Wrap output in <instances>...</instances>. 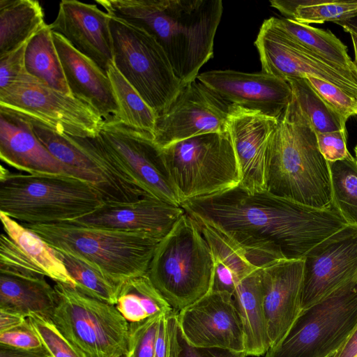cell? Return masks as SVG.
I'll return each instance as SVG.
<instances>
[{
  "label": "cell",
  "mask_w": 357,
  "mask_h": 357,
  "mask_svg": "<svg viewBox=\"0 0 357 357\" xmlns=\"http://www.w3.org/2000/svg\"><path fill=\"white\" fill-rule=\"evenodd\" d=\"M0 157L27 174L73 176L40 142L22 115L0 107Z\"/></svg>",
  "instance_id": "23"
},
{
  "label": "cell",
  "mask_w": 357,
  "mask_h": 357,
  "mask_svg": "<svg viewBox=\"0 0 357 357\" xmlns=\"http://www.w3.org/2000/svg\"><path fill=\"white\" fill-rule=\"evenodd\" d=\"M272 23L305 50L357 75L347 47L330 30L315 28L288 18H269Z\"/></svg>",
  "instance_id": "29"
},
{
  "label": "cell",
  "mask_w": 357,
  "mask_h": 357,
  "mask_svg": "<svg viewBox=\"0 0 357 357\" xmlns=\"http://www.w3.org/2000/svg\"><path fill=\"white\" fill-rule=\"evenodd\" d=\"M27 318L52 357H87L61 333L51 319L36 314Z\"/></svg>",
  "instance_id": "37"
},
{
  "label": "cell",
  "mask_w": 357,
  "mask_h": 357,
  "mask_svg": "<svg viewBox=\"0 0 357 357\" xmlns=\"http://www.w3.org/2000/svg\"><path fill=\"white\" fill-rule=\"evenodd\" d=\"M255 45L262 72L284 79L313 77L329 82L357 100V75L317 56L268 18L264 21Z\"/></svg>",
  "instance_id": "15"
},
{
  "label": "cell",
  "mask_w": 357,
  "mask_h": 357,
  "mask_svg": "<svg viewBox=\"0 0 357 357\" xmlns=\"http://www.w3.org/2000/svg\"><path fill=\"white\" fill-rule=\"evenodd\" d=\"M278 119L231 104L227 131L238 160L239 185L250 193L266 190L267 169Z\"/></svg>",
  "instance_id": "17"
},
{
  "label": "cell",
  "mask_w": 357,
  "mask_h": 357,
  "mask_svg": "<svg viewBox=\"0 0 357 357\" xmlns=\"http://www.w3.org/2000/svg\"><path fill=\"white\" fill-rule=\"evenodd\" d=\"M353 357H357V354L355 356H354Z\"/></svg>",
  "instance_id": "51"
},
{
  "label": "cell",
  "mask_w": 357,
  "mask_h": 357,
  "mask_svg": "<svg viewBox=\"0 0 357 357\" xmlns=\"http://www.w3.org/2000/svg\"><path fill=\"white\" fill-rule=\"evenodd\" d=\"M71 95L92 107L104 121L119 120V109L109 78L93 61L52 32Z\"/></svg>",
  "instance_id": "22"
},
{
  "label": "cell",
  "mask_w": 357,
  "mask_h": 357,
  "mask_svg": "<svg viewBox=\"0 0 357 357\" xmlns=\"http://www.w3.org/2000/svg\"><path fill=\"white\" fill-rule=\"evenodd\" d=\"M177 313L174 310L164 313L159 321L154 357H178L181 345L178 335Z\"/></svg>",
  "instance_id": "40"
},
{
  "label": "cell",
  "mask_w": 357,
  "mask_h": 357,
  "mask_svg": "<svg viewBox=\"0 0 357 357\" xmlns=\"http://www.w3.org/2000/svg\"><path fill=\"white\" fill-rule=\"evenodd\" d=\"M197 79L223 100L279 119L287 107L291 89L286 79L261 73L215 70Z\"/></svg>",
  "instance_id": "18"
},
{
  "label": "cell",
  "mask_w": 357,
  "mask_h": 357,
  "mask_svg": "<svg viewBox=\"0 0 357 357\" xmlns=\"http://www.w3.org/2000/svg\"><path fill=\"white\" fill-rule=\"evenodd\" d=\"M115 306L129 323L139 322L174 310L147 274L123 282Z\"/></svg>",
  "instance_id": "31"
},
{
  "label": "cell",
  "mask_w": 357,
  "mask_h": 357,
  "mask_svg": "<svg viewBox=\"0 0 357 357\" xmlns=\"http://www.w3.org/2000/svg\"><path fill=\"white\" fill-rule=\"evenodd\" d=\"M285 18L301 24H324L357 16V0H271Z\"/></svg>",
  "instance_id": "32"
},
{
  "label": "cell",
  "mask_w": 357,
  "mask_h": 357,
  "mask_svg": "<svg viewBox=\"0 0 357 357\" xmlns=\"http://www.w3.org/2000/svg\"><path fill=\"white\" fill-rule=\"evenodd\" d=\"M56 251L74 280L77 289L89 296L116 305L123 283H117L73 257Z\"/></svg>",
  "instance_id": "35"
},
{
  "label": "cell",
  "mask_w": 357,
  "mask_h": 357,
  "mask_svg": "<svg viewBox=\"0 0 357 357\" xmlns=\"http://www.w3.org/2000/svg\"><path fill=\"white\" fill-rule=\"evenodd\" d=\"M27 43L0 56V91L26 73L24 55Z\"/></svg>",
  "instance_id": "43"
},
{
  "label": "cell",
  "mask_w": 357,
  "mask_h": 357,
  "mask_svg": "<svg viewBox=\"0 0 357 357\" xmlns=\"http://www.w3.org/2000/svg\"><path fill=\"white\" fill-rule=\"evenodd\" d=\"M160 149L181 204L240 184V169L228 131L196 136Z\"/></svg>",
  "instance_id": "7"
},
{
  "label": "cell",
  "mask_w": 357,
  "mask_h": 357,
  "mask_svg": "<svg viewBox=\"0 0 357 357\" xmlns=\"http://www.w3.org/2000/svg\"><path fill=\"white\" fill-rule=\"evenodd\" d=\"M0 212L17 222H70L105 201L89 183L71 176L10 173L1 166Z\"/></svg>",
  "instance_id": "5"
},
{
  "label": "cell",
  "mask_w": 357,
  "mask_h": 357,
  "mask_svg": "<svg viewBox=\"0 0 357 357\" xmlns=\"http://www.w3.org/2000/svg\"><path fill=\"white\" fill-rule=\"evenodd\" d=\"M24 66L30 76L56 91L72 96L50 24H46L28 41Z\"/></svg>",
  "instance_id": "30"
},
{
  "label": "cell",
  "mask_w": 357,
  "mask_h": 357,
  "mask_svg": "<svg viewBox=\"0 0 357 357\" xmlns=\"http://www.w3.org/2000/svg\"><path fill=\"white\" fill-rule=\"evenodd\" d=\"M54 250L120 284L147 274L160 241L149 234L75 225L22 223Z\"/></svg>",
  "instance_id": "4"
},
{
  "label": "cell",
  "mask_w": 357,
  "mask_h": 357,
  "mask_svg": "<svg viewBox=\"0 0 357 357\" xmlns=\"http://www.w3.org/2000/svg\"><path fill=\"white\" fill-rule=\"evenodd\" d=\"M231 105L195 79L157 116L154 142L163 148L199 135L227 132Z\"/></svg>",
  "instance_id": "13"
},
{
  "label": "cell",
  "mask_w": 357,
  "mask_h": 357,
  "mask_svg": "<svg viewBox=\"0 0 357 357\" xmlns=\"http://www.w3.org/2000/svg\"><path fill=\"white\" fill-rule=\"evenodd\" d=\"M192 218L212 253L214 270L211 291H226L233 295L238 283L259 268L252 265L243 251L218 229L203 220Z\"/></svg>",
  "instance_id": "26"
},
{
  "label": "cell",
  "mask_w": 357,
  "mask_h": 357,
  "mask_svg": "<svg viewBox=\"0 0 357 357\" xmlns=\"http://www.w3.org/2000/svg\"><path fill=\"white\" fill-rule=\"evenodd\" d=\"M0 107L36 118L76 137H96L104 121L87 103L47 86L26 73L0 91Z\"/></svg>",
  "instance_id": "11"
},
{
  "label": "cell",
  "mask_w": 357,
  "mask_h": 357,
  "mask_svg": "<svg viewBox=\"0 0 357 357\" xmlns=\"http://www.w3.org/2000/svg\"><path fill=\"white\" fill-rule=\"evenodd\" d=\"M45 347L36 349H21L0 346V357H49Z\"/></svg>",
  "instance_id": "45"
},
{
  "label": "cell",
  "mask_w": 357,
  "mask_h": 357,
  "mask_svg": "<svg viewBox=\"0 0 357 357\" xmlns=\"http://www.w3.org/2000/svg\"><path fill=\"white\" fill-rule=\"evenodd\" d=\"M291 94L316 133L328 132L342 128L339 118L314 91L305 78H287Z\"/></svg>",
  "instance_id": "36"
},
{
  "label": "cell",
  "mask_w": 357,
  "mask_h": 357,
  "mask_svg": "<svg viewBox=\"0 0 357 357\" xmlns=\"http://www.w3.org/2000/svg\"><path fill=\"white\" fill-rule=\"evenodd\" d=\"M266 191L317 208L333 207L328 162L319 151L316 132L292 94L278 119Z\"/></svg>",
  "instance_id": "3"
},
{
  "label": "cell",
  "mask_w": 357,
  "mask_h": 357,
  "mask_svg": "<svg viewBox=\"0 0 357 357\" xmlns=\"http://www.w3.org/2000/svg\"><path fill=\"white\" fill-rule=\"evenodd\" d=\"M98 140L122 172L149 195L181 206L160 147L151 134L120 120L104 121Z\"/></svg>",
  "instance_id": "12"
},
{
  "label": "cell",
  "mask_w": 357,
  "mask_h": 357,
  "mask_svg": "<svg viewBox=\"0 0 357 357\" xmlns=\"http://www.w3.org/2000/svg\"><path fill=\"white\" fill-rule=\"evenodd\" d=\"M347 129L316 133L319 151L328 162L341 160L351 154L347 149Z\"/></svg>",
  "instance_id": "42"
},
{
  "label": "cell",
  "mask_w": 357,
  "mask_h": 357,
  "mask_svg": "<svg viewBox=\"0 0 357 357\" xmlns=\"http://www.w3.org/2000/svg\"><path fill=\"white\" fill-rule=\"evenodd\" d=\"M214 263L209 245L196 222L184 213L160 240L147 275L176 312L211 291Z\"/></svg>",
  "instance_id": "6"
},
{
  "label": "cell",
  "mask_w": 357,
  "mask_h": 357,
  "mask_svg": "<svg viewBox=\"0 0 357 357\" xmlns=\"http://www.w3.org/2000/svg\"><path fill=\"white\" fill-rule=\"evenodd\" d=\"M357 330V287L303 311L264 357H333Z\"/></svg>",
  "instance_id": "10"
},
{
  "label": "cell",
  "mask_w": 357,
  "mask_h": 357,
  "mask_svg": "<svg viewBox=\"0 0 357 357\" xmlns=\"http://www.w3.org/2000/svg\"><path fill=\"white\" fill-rule=\"evenodd\" d=\"M111 17L94 4L63 0L50 26L107 73L114 58Z\"/></svg>",
  "instance_id": "19"
},
{
  "label": "cell",
  "mask_w": 357,
  "mask_h": 357,
  "mask_svg": "<svg viewBox=\"0 0 357 357\" xmlns=\"http://www.w3.org/2000/svg\"><path fill=\"white\" fill-rule=\"evenodd\" d=\"M271 347L288 333L302 312L304 260L282 259L260 268Z\"/></svg>",
  "instance_id": "21"
},
{
  "label": "cell",
  "mask_w": 357,
  "mask_h": 357,
  "mask_svg": "<svg viewBox=\"0 0 357 357\" xmlns=\"http://www.w3.org/2000/svg\"><path fill=\"white\" fill-rule=\"evenodd\" d=\"M113 63L156 113H162L183 86L158 41L144 29L112 16Z\"/></svg>",
  "instance_id": "8"
},
{
  "label": "cell",
  "mask_w": 357,
  "mask_h": 357,
  "mask_svg": "<svg viewBox=\"0 0 357 357\" xmlns=\"http://www.w3.org/2000/svg\"><path fill=\"white\" fill-rule=\"evenodd\" d=\"M0 346L21 349H36L44 347L40 337L28 318L24 324L0 333Z\"/></svg>",
  "instance_id": "41"
},
{
  "label": "cell",
  "mask_w": 357,
  "mask_h": 357,
  "mask_svg": "<svg viewBox=\"0 0 357 357\" xmlns=\"http://www.w3.org/2000/svg\"><path fill=\"white\" fill-rule=\"evenodd\" d=\"M119 357H126V354H124V355L120 356Z\"/></svg>",
  "instance_id": "50"
},
{
  "label": "cell",
  "mask_w": 357,
  "mask_h": 357,
  "mask_svg": "<svg viewBox=\"0 0 357 357\" xmlns=\"http://www.w3.org/2000/svg\"><path fill=\"white\" fill-rule=\"evenodd\" d=\"M314 91L326 105L339 118L343 128L346 129L347 120L357 115V100L337 86L313 77H305Z\"/></svg>",
  "instance_id": "38"
},
{
  "label": "cell",
  "mask_w": 357,
  "mask_h": 357,
  "mask_svg": "<svg viewBox=\"0 0 357 357\" xmlns=\"http://www.w3.org/2000/svg\"><path fill=\"white\" fill-rule=\"evenodd\" d=\"M233 298L243 326L246 356L264 355L271 347V341L264 304L260 268L238 283Z\"/></svg>",
  "instance_id": "24"
},
{
  "label": "cell",
  "mask_w": 357,
  "mask_h": 357,
  "mask_svg": "<svg viewBox=\"0 0 357 357\" xmlns=\"http://www.w3.org/2000/svg\"><path fill=\"white\" fill-rule=\"evenodd\" d=\"M357 354V330L333 357H353Z\"/></svg>",
  "instance_id": "47"
},
{
  "label": "cell",
  "mask_w": 357,
  "mask_h": 357,
  "mask_svg": "<svg viewBox=\"0 0 357 357\" xmlns=\"http://www.w3.org/2000/svg\"><path fill=\"white\" fill-rule=\"evenodd\" d=\"M114 17L151 35L183 84L197 79L213 56L221 0H97Z\"/></svg>",
  "instance_id": "2"
},
{
  "label": "cell",
  "mask_w": 357,
  "mask_h": 357,
  "mask_svg": "<svg viewBox=\"0 0 357 357\" xmlns=\"http://www.w3.org/2000/svg\"><path fill=\"white\" fill-rule=\"evenodd\" d=\"M233 241L257 268L282 259H303L347 225L333 207L317 208L274 195L250 193L239 185L181 203Z\"/></svg>",
  "instance_id": "1"
},
{
  "label": "cell",
  "mask_w": 357,
  "mask_h": 357,
  "mask_svg": "<svg viewBox=\"0 0 357 357\" xmlns=\"http://www.w3.org/2000/svg\"><path fill=\"white\" fill-rule=\"evenodd\" d=\"M3 233L14 243L24 259L41 275L75 287L56 251L36 233L0 212Z\"/></svg>",
  "instance_id": "27"
},
{
  "label": "cell",
  "mask_w": 357,
  "mask_h": 357,
  "mask_svg": "<svg viewBox=\"0 0 357 357\" xmlns=\"http://www.w3.org/2000/svg\"><path fill=\"white\" fill-rule=\"evenodd\" d=\"M27 318L19 314L0 309V333L15 328L26 321Z\"/></svg>",
  "instance_id": "46"
},
{
  "label": "cell",
  "mask_w": 357,
  "mask_h": 357,
  "mask_svg": "<svg viewBox=\"0 0 357 357\" xmlns=\"http://www.w3.org/2000/svg\"><path fill=\"white\" fill-rule=\"evenodd\" d=\"M335 24L342 26L344 31H354L357 33V16L336 22Z\"/></svg>",
  "instance_id": "48"
},
{
  "label": "cell",
  "mask_w": 357,
  "mask_h": 357,
  "mask_svg": "<svg viewBox=\"0 0 357 357\" xmlns=\"http://www.w3.org/2000/svg\"><path fill=\"white\" fill-rule=\"evenodd\" d=\"M46 23L34 0H0V56L27 43Z\"/></svg>",
  "instance_id": "28"
},
{
  "label": "cell",
  "mask_w": 357,
  "mask_h": 357,
  "mask_svg": "<svg viewBox=\"0 0 357 357\" xmlns=\"http://www.w3.org/2000/svg\"><path fill=\"white\" fill-rule=\"evenodd\" d=\"M328 166L332 206L347 225L357 227V159L350 154Z\"/></svg>",
  "instance_id": "34"
},
{
  "label": "cell",
  "mask_w": 357,
  "mask_h": 357,
  "mask_svg": "<svg viewBox=\"0 0 357 357\" xmlns=\"http://www.w3.org/2000/svg\"><path fill=\"white\" fill-rule=\"evenodd\" d=\"M178 331L190 345L245 353L242 321L233 295L211 291L177 313Z\"/></svg>",
  "instance_id": "16"
},
{
  "label": "cell",
  "mask_w": 357,
  "mask_h": 357,
  "mask_svg": "<svg viewBox=\"0 0 357 357\" xmlns=\"http://www.w3.org/2000/svg\"><path fill=\"white\" fill-rule=\"evenodd\" d=\"M347 33H349L352 43L354 47V64L357 68V33L354 31H348Z\"/></svg>",
  "instance_id": "49"
},
{
  "label": "cell",
  "mask_w": 357,
  "mask_h": 357,
  "mask_svg": "<svg viewBox=\"0 0 357 357\" xmlns=\"http://www.w3.org/2000/svg\"><path fill=\"white\" fill-rule=\"evenodd\" d=\"M162 314L129 323L126 357H154L159 321Z\"/></svg>",
  "instance_id": "39"
},
{
  "label": "cell",
  "mask_w": 357,
  "mask_h": 357,
  "mask_svg": "<svg viewBox=\"0 0 357 357\" xmlns=\"http://www.w3.org/2000/svg\"><path fill=\"white\" fill-rule=\"evenodd\" d=\"M179 340L181 345V351L178 357H245V352H236L233 351L218 348H199L188 344L181 336L179 331Z\"/></svg>",
  "instance_id": "44"
},
{
  "label": "cell",
  "mask_w": 357,
  "mask_h": 357,
  "mask_svg": "<svg viewBox=\"0 0 357 357\" xmlns=\"http://www.w3.org/2000/svg\"><path fill=\"white\" fill-rule=\"evenodd\" d=\"M184 213L181 206L148 195L130 202H105L92 212L67 222L143 232L162 239Z\"/></svg>",
  "instance_id": "20"
},
{
  "label": "cell",
  "mask_w": 357,
  "mask_h": 357,
  "mask_svg": "<svg viewBox=\"0 0 357 357\" xmlns=\"http://www.w3.org/2000/svg\"><path fill=\"white\" fill-rule=\"evenodd\" d=\"M302 312L357 287V227L346 225L303 258Z\"/></svg>",
  "instance_id": "14"
},
{
  "label": "cell",
  "mask_w": 357,
  "mask_h": 357,
  "mask_svg": "<svg viewBox=\"0 0 357 357\" xmlns=\"http://www.w3.org/2000/svg\"><path fill=\"white\" fill-rule=\"evenodd\" d=\"M57 301L51 320L87 357H119L127 353L129 322L115 305L56 282Z\"/></svg>",
  "instance_id": "9"
},
{
  "label": "cell",
  "mask_w": 357,
  "mask_h": 357,
  "mask_svg": "<svg viewBox=\"0 0 357 357\" xmlns=\"http://www.w3.org/2000/svg\"><path fill=\"white\" fill-rule=\"evenodd\" d=\"M107 74L119 109V120L129 126L147 132L153 137L156 113L123 77L113 63L109 65Z\"/></svg>",
  "instance_id": "33"
},
{
  "label": "cell",
  "mask_w": 357,
  "mask_h": 357,
  "mask_svg": "<svg viewBox=\"0 0 357 357\" xmlns=\"http://www.w3.org/2000/svg\"><path fill=\"white\" fill-rule=\"evenodd\" d=\"M56 291L45 277L0 273V309L28 317L36 314L51 319L56 305Z\"/></svg>",
  "instance_id": "25"
},
{
  "label": "cell",
  "mask_w": 357,
  "mask_h": 357,
  "mask_svg": "<svg viewBox=\"0 0 357 357\" xmlns=\"http://www.w3.org/2000/svg\"><path fill=\"white\" fill-rule=\"evenodd\" d=\"M49 357H52V356H49Z\"/></svg>",
  "instance_id": "52"
}]
</instances>
